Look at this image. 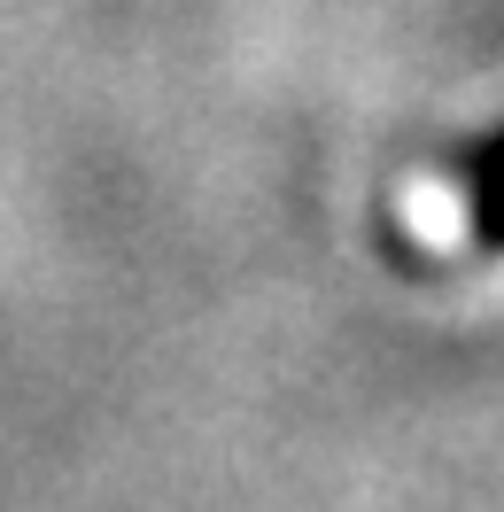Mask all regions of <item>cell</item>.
<instances>
[{"label": "cell", "mask_w": 504, "mask_h": 512, "mask_svg": "<svg viewBox=\"0 0 504 512\" xmlns=\"http://www.w3.org/2000/svg\"><path fill=\"white\" fill-rule=\"evenodd\" d=\"M411 233L435 241V249L466 241V202H458L450 187H419V194H411Z\"/></svg>", "instance_id": "cell-1"}]
</instances>
